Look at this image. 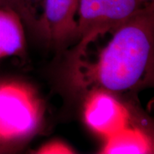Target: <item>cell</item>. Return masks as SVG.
I'll use <instances>...</instances> for the list:
<instances>
[{
	"label": "cell",
	"instance_id": "obj_6",
	"mask_svg": "<svg viewBox=\"0 0 154 154\" xmlns=\"http://www.w3.org/2000/svg\"><path fill=\"white\" fill-rule=\"evenodd\" d=\"M105 140L103 153L144 154L153 151L151 138L143 130L129 125Z\"/></svg>",
	"mask_w": 154,
	"mask_h": 154
},
{
	"label": "cell",
	"instance_id": "obj_3",
	"mask_svg": "<svg viewBox=\"0 0 154 154\" xmlns=\"http://www.w3.org/2000/svg\"><path fill=\"white\" fill-rule=\"evenodd\" d=\"M147 3L141 0H80L73 51V65L80 64L88 45L99 35L114 32ZM74 39V40H75Z\"/></svg>",
	"mask_w": 154,
	"mask_h": 154
},
{
	"label": "cell",
	"instance_id": "obj_8",
	"mask_svg": "<svg viewBox=\"0 0 154 154\" xmlns=\"http://www.w3.org/2000/svg\"><path fill=\"white\" fill-rule=\"evenodd\" d=\"M40 0H0V7L16 12L22 23L38 33V8Z\"/></svg>",
	"mask_w": 154,
	"mask_h": 154
},
{
	"label": "cell",
	"instance_id": "obj_2",
	"mask_svg": "<svg viewBox=\"0 0 154 154\" xmlns=\"http://www.w3.org/2000/svg\"><path fill=\"white\" fill-rule=\"evenodd\" d=\"M42 116L41 102L32 88L17 82L0 83V146L33 135Z\"/></svg>",
	"mask_w": 154,
	"mask_h": 154
},
{
	"label": "cell",
	"instance_id": "obj_1",
	"mask_svg": "<svg viewBox=\"0 0 154 154\" xmlns=\"http://www.w3.org/2000/svg\"><path fill=\"white\" fill-rule=\"evenodd\" d=\"M113 33L97 62L82 75L86 86L120 93L150 80L153 69V2L147 3Z\"/></svg>",
	"mask_w": 154,
	"mask_h": 154
},
{
	"label": "cell",
	"instance_id": "obj_7",
	"mask_svg": "<svg viewBox=\"0 0 154 154\" xmlns=\"http://www.w3.org/2000/svg\"><path fill=\"white\" fill-rule=\"evenodd\" d=\"M24 45L21 18L13 11L0 7V57L20 54Z\"/></svg>",
	"mask_w": 154,
	"mask_h": 154
},
{
	"label": "cell",
	"instance_id": "obj_4",
	"mask_svg": "<svg viewBox=\"0 0 154 154\" xmlns=\"http://www.w3.org/2000/svg\"><path fill=\"white\" fill-rule=\"evenodd\" d=\"M84 120L93 131L106 139L129 125L130 114L110 92L97 88L85 102Z\"/></svg>",
	"mask_w": 154,
	"mask_h": 154
},
{
	"label": "cell",
	"instance_id": "obj_5",
	"mask_svg": "<svg viewBox=\"0 0 154 154\" xmlns=\"http://www.w3.org/2000/svg\"><path fill=\"white\" fill-rule=\"evenodd\" d=\"M80 0H45L39 17L38 33L55 45H63L75 39Z\"/></svg>",
	"mask_w": 154,
	"mask_h": 154
},
{
	"label": "cell",
	"instance_id": "obj_9",
	"mask_svg": "<svg viewBox=\"0 0 154 154\" xmlns=\"http://www.w3.org/2000/svg\"><path fill=\"white\" fill-rule=\"evenodd\" d=\"M75 152L68 145L59 141H52L45 144L38 150V153L42 154H68Z\"/></svg>",
	"mask_w": 154,
	"mask_h": 154
},
{
	"label": "cell",
	"instance_id": "obj_10",
	"mask_svg": "<svg viewBox=\"0 0 154 154\" xmlns=\"http://www.w3.org/2000/svg\"><path fill=\"white\" fill-rule=\"evenodd\" d=\"M144 3H151V2H153V0H141Z\"/></svg>",
	"mask_w": 154,
	"mask_h": 154
}]
</instances>
